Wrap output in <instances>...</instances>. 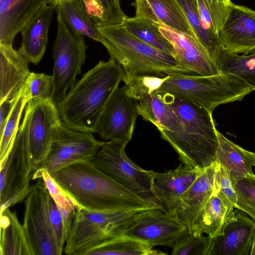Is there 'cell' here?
Returning <instances> with one entry per match:
<instances>
[{
	"instance_id": "603a6c76",
	"label": "cell",
	"mask_w": 255,
	"mask_h": 255,
	"mask_svg": "<svg viewBox=\"0 0 255 255\" xmlns=\"http://www.w3.org/2000/svg\"><path fill=\"white\" fill-rule=\"evenodd\" d=\"M56 6L44 5L21 31L22 42L18 50L29 62L37 65L41 60L48 43V33Z\"/></svg>"
},
{
	"instance_id": "44dd1931",
	"label": "cell",
	"mask_w": 255,
	"mask_h": 255,
	"mask_svg": "<svg viewBox=\"0 0 255 255\" xmlns=\"http://www.w3.org/2000/svg\"><path fill=\"white\" fill-rule=\"evenodd\" d=\"M0 102L15 98L31 72L28 60L12 46L0 44Z\"/></svg>"
},
{
	"instance_id": "74e56055",
	"label": "cell",
	"mask_w": 255,
	"mask_h": 255,
	"mask_svg": "<svg viewBox=\"0 0 255 255\" xmlns=\"http://www.w3.org/2000/svg\"><path fill=\"white\" fill-rule=\"evenodd\" d=\"M214 238L209 236H197L188 234L175 243L172 255H209L213 247Z\"/></svg>"
},
{
	"instance_id": "3957f363",
	"label": "cell",
	"mask_w": 255,
	"mask_h": 255,
	"mask_svg": "<svg viewBox=\"0 0 255 255\" xmlns=\"http://www.w3.org/2000/svg\"><path fill=\"white\" fill-rule=\"evenodd\" d=\"M162 95L183 123L184 130L179 133L160 131L161 138L189 168L204 170L216 163L218 140L212 113L197 104L170 95Z\"/></svg>"
},
{
	"instance_id": "d590c367",
	"label": "cell",
	"mask_w": 255,
	"mask_h": 255,
	"mask_svg": "<svg viewBox=\"0 0 255 255\" xmlns=\"http://www.w3.org/2000/svg\"><path fill=\"white\" fill-rule=\"evenodd\" d=\"M98 26L122 24L127 17L120 0H80Z\"/></svg>"
},
{
	"instance_id": "30bf717a",
	"label": "cell",
	"mask_w": 255,
	"mask_h": 255,
	"mask_svg": "<svg viewBox=\"0 0 255 255\" xmlns=\"http://www.w3.org/2000/svg\"><path fill=\"white\" fill-rule=\"evenodd\" d=\"M49 193L43 180L38 179L25 198L23 227L32 255H61L49 216Z\"/></svg>"
},
{
	"instance_id": "f546056e",
	"label": "cell",
	"mask_w": 255,
	"mask_h": 255,
	"mask_svg": "<svg viewBox=\"0 0 255 255\" xmlns=\"http://www.w3.org/2000/svg\"><path fill=\"white\" fill-rule=\"evenodd\" d=\"M122 25L143 42L174 57L173 48L159 31L158 23L143 17L135 16L133 17H127Z\"/></svg>"
},
{
	"instance_id": "4316f807",
	"label": "cell",
	"mask_w": 255,
	"mask_h": 255,
	"mask_svg": "<svg viewBox=\"0 0 255 255\" xmlns=\"http://www.w3.org/2000/svg\"><path fill=\"white\" fill-rule=\"evenodd\" d=\"M0 255H32L22 224L15 211L0 212Z\"/></svg>"
},
{
	"instance_id": "484cf974",
	"label": "cell",
	"mask_w": 255,
	"mask_h": 255,
	"mask_svg": "<svg viewBox=\"0 0 255 255\" xmlns=\"http://www.w3.org/2000/svg\"><path fill=\"white\" fill-rule=\"evenodd\" d=\"M216 133L218 140L216 162L227 169L231 182L239 177L254 174L252 168L255 167V152L234 143L217 129Z\"/></svg>"
},
{
	"instance_id": "ee69618b",
	"label": "cell",
	"mask_w": 255,
	"mask_h": 255,
	"mask_svg": "<svg viewBox=\"0 0 255 255\" xmlns=\"http://www.w3.org/2000/svg\"><path fill=\"white\" fill-rule=\"evenodd\" d=\"M65 0H50V3L57 6L60 2Z\"/></svg>"
},
{
	"instance_id": "8d00e7d4",
	"label": "cell",
	"mask_w": 255,
	"mask_h": 255,
	"mask_svg": "<svg viewBox=\"0 0 255 255\" xmlns=\"http://www.w3.org/2000/svg\"><path fill=\"white\" fill-rule=\"evenodd\" d=\"M232 184L237 196L236 208L245 212L255 221V175L239 177Z\"/></svg>"
},
{
	"instance_id": "7a4b0ae2",
	"label": "cell",
	"mask_w": 255,
	"mask_h": 255,
	"mask_svg": "<svg viewBox=\"0 0 255 255\" xmlns=\"http://www.w3.org/2000/svg\"><path fill=\"white\" fill-rule=\"evenodd\" d=\"M125 79L124 69L115 60L100 61L57 105L62 123L75 130L96 133L108 100Z\"/></svg>"
},
{
	"instance_id": "9a60e30c",
	"label": "cell",
	"mask_w": 255,
	"mask_h": 255,
	"mask_svg": "<svg viewBox=\"0 0 255 255\" xmlns=\"http://www.w3.org/2000/svg\"><path fill=\"white\" fill-rule=\"evenodd\" d=\"M0 212L24 199L32 185L33 171L27 154L16 142L0 161Z\"/></svg>"
},
{
	"instance_id": "6da1fadb",
	"label": "cell",
	"mask_w": 255,
	"mask_h": 255,
	"mask_svg": "<svg viewBox=\"0 0 255 255\" xmlns=\"http://www.w3.org/2000/svg\"><path fill=\"white\" fill-rule=\"evenodd\" d=\"M50 174L71 198L76 210L159 209L110 179L90 162L75 163Z\"/></svg>"
},
{
	"instance_id": "8992f818",
	"label": "cell",
	"mask_w": 255,
	"mask_h": 255,
	"mask_svg": "<svg viewBox=\"0 0 255 255\" xmlns=\"http://www.w3.org/2000/svg\"><path fill=\"white\" fill-rule=\"evenodd\" d=\"M139 211L76 210L64 249L68 255H89L113 238L123 236Z\"/></svg>"
},
{
	"instance_id": "4fadbf2b",
	"label": "cell",
	"mask_w": 255,
	"mask_h": 255,
	"mask_svg": "<svg viewBox=\"0 0 255 255\" xmlns=\"http://www.w3.org/2000/svg\"><path fill=\"white\" fill-rule=\"evenodd\" d=\"M188 234L183 224L161 209L156 208L137 212L124 235L152 248L164 246L173 249L176 242Z\"/></svg>"
},
{
	"instance_id": "ba28073f",
	"label": "cell",
	"mask_w": 255,
	"mask_h": 255,
	"mask_svg": "<svg viewBox=\"0 0 255 255\" xmlns=\"http://www.w3.org/2000/svg\"><path fill=\"white\" fill-rule=\"evenodd\" d=\"M61 123L57 106L50 99L30 100L27 103L14 142L27 154L33 172L42 167Z\"/></svg>"
},
{
	"instance_id": "5bb4252c",
	"label": "cell",
	"mask_w": 255,
	"mask_h": 255,
	"mask_svg": "<svg viewBox=\"0 0 255 255\" xmlns=\"http://www.w3.org/2000/svg\"><path fill=\"white\" fill-rule=\"evenodd\" d=\"M137 105L138 101L127 94L125 85L117 88L103 111L96 133L106 140L130 141L139 116Z\"/></svg>"
},
{
	"instance_id": "7bdbcfd3",
	"label": "cell",
	"mask_w": 255,
	"mask_h": 255,
	"mask_svg": "<svg viewBox=\"0 0 255 255\" xmlns=\"http://www.w3.org/2000/svg\"><path fill=\"white\" fill-rule=\"evenodd\" d=\"M255 255V238L253 243L250 252V255Z\"/></svg>"
},
{
	"instance_id": "4dcf8cb0",
	"label": "cell",
	"mask_w": 255,
	"mask_h": 255,
	"mask_svg": "<svg viewBox=\"0 0 255 255\" xmlns=\"http://www.w3.org/2000/svg\"><path fill=\"white\" fill-rule=\"evenodd\" d=\"M42 179L50 196L55 201L60 213L67 240L75 217L76 209L66 192L43 167L33 172L32 180Z\"/></svg>"
},
{
	"instance_id": "5b68a950",
	"label": "cell",
	"mask_w": 255,
	"mask_h": 255,
	"mask_svg": "<svg viewBox=\"0 0 255 255\" xmlns=\"http://www.w3.org/2000/svg\"><path fill=\"white\" fill-rule=\"evenodd\" d=\"M253 91L240 78L221 72L210 76L171 74L156 92L197 104L212 113L220 105L242 100Z\"/></svg>"
},
{
	"instance_id": "cb8c5ba5",
	"label": "cell",
	"mask_w": 255,
	"mask_h": 255,
	"mask_svg": "<svg viewBox=\"0 0 255 255\" xmlns=\"http://www.w3.org/2000/svg\"><path fill=\"white\" fill-rule=\"evenodd\" d=\"M133 5L135 16L146 18L195 37L176 0H135Z\"/></svg>"
},
{
	"instance_id": "ab89813d",
	"label": "cell",
	"mask_w": 255,
	"mask_h": 255,
	"mask_svg": "<svg viewBox=\"0 0 255 255\" xmlns=\"http://www.w3.org/2000/svg\"><path fill=\"white\" fill-rule=\"evenodd\" d=\"M30 100H48L53 88L52 76L31 72L28 80Z\"/></svg>"
},
{
	"instance_id": "e0dca14e",
	"label": "cell",
	"mask_w": 255,
	"mask_h": 255,
	"mask_svg": "<svg viewBox=\"0 0 255 255\" xmlns=\"http://www.w3.org/2000/svg\"><path fill=\"white\" fill-rule=\"evenodd\" d=\"M218 36L222 47L229 52L255 53V10L233 3Z\"/></svg>"
},
{
	"instance_id": "d4e9b609",
	"label": "cell",
	"mask_w": 255,
	"mask_h": 255,
	"mask_svg": "<svg viewBox=\"0 0 255 255\" xmlns=\"http://www.w3.org/2000/svg\"><path fill=\"white\" fill-rule=\"evenodd\" d=\"M234 208L213 193L200 212L192 234L199 236L205 233L212 238L223 235L225 227L236 219Z\"/></svg>"
},
{
	"instance_id": "83f0119b",
	"label": "cell",
	"mask_w": 255,
	"mask_h": 255,
	"mask_svg": "<svg viewBox=\"0 0 255 255\" xmlns=\"http://www.w3.org/2000/svg\"><path fill=\"white\" fill-rule=\"evenodd\" d=\"M67 26L75 34L87 36L102 43L98 26L87 12L80 0H65L56 7Z\"/></svg>"
},
{
	"instance_id": "9c48e42d",
	"label": "cell",
	"mask_w": 255,
	"mask_h": 255,
	"mask_svg": "<svg viewBox=\"0 0 255 255\" xmlns=\"http://www.w3.org/2000/svg\"><path fill=\"white\" fill-rule=\"evenodd\" d=\"M88 48L83 35L73 32L57 13V34L53 47L54 68L50 100L55 105L62 101L67 91L76 83L81 72Z\"/></svg>"
},
{
	"instance_id": "d6986e66",
	"label": "cell",
	"mask_w": 255,
	"mask_h": 255,
	"mask_svg": "<svg viewBox=\"0 0 255 255\" xmlns=\"http://www.w3.org/2000/svg\"><path fill=\"white\" fill-rule=\"evenodd\" d=\"M225 228L223 235L214 237L209 255H250L255 238V221L242 210Z\"/></svg>"
},
{
	"instance_id": "f1b7e54d",
	"label": "cell",
	"mask_w": 255,
	"mask_h": 255,
	"mask_svg": "<svg viewBox=\"0 0 255 255\" xmlns=\"http://www.w3.org/2000/svg\"><path fill=\"white\" fill-rule=\"evenodd\" d=\"M176 0L182 8L196 38L217 65L223 49L219 38L204 27L196 0Z\"/></svg>"
},
{
	"instance_id": "60d3db41",
	"label": "cell",
	"mask_w": 255,
	"mask_h": 255,
	"mask_svg": "<svg viewBox=\"0 0 255 255\" xmlns=\"http://www.w3.org/2000/svg\"><path fill=\"white\" fill-rule=\"evenodd\" d=\"M48 207L50 221L57 240L59 246L64 251L66 239L62 217L55 201L50 194L48 198Z\"/></svg>"
},
{
	"instance_id": "52a82bcc",
	"label": "cell",
	"mask_w": 255,
	"mask_h": 255,
	"mask_svg": "<svg viewBox=\"0 0 255 255\" xmlns=\"http://www.w3.org/2000/svg\"><path fill=\"white\" fill-rule=\"evenodd\" d=\"M128 142L126 140L102 141L90 163L124 188L162 210L154 192L152 171L141 168L127 156L125 148Z\"/></svg>"
},
{
	"instance_id": "d6a6232c",
	"label": "cell",
	"mask_w": 255,
	"mask_h": 255,
	"mask_svg": "<svg viewBox=\"0 0 255 255\" xmlns=\"http://www.w3.org/2000/svg\"><path fill=\"white\" fill-rule=\"evenodd\" d=\"M30 100L27 80L16 96L14 106L0 135V161L5 158L13 146L20 126L22 113Z\"/></svg>"
},
{
	"instance_id": "8fae6325",
	"label": "cell",
	"mask_w": 255,
	"mask_h": 255,
	"mask_svg": "<svg viewBox=\"0 0 255 255\" xmlns=\"http://www.w3.org/2000/svg\"><path fill=\"white\" fill-rule=\"evenodd\" d=\"M167 76H143L125 82L127 94L138 101L137 113L160 131L179 133L184 130L183 123L156 90Z\"/></svg>"
},
{
	"instance_id": "836d02e7",
	"label": "cell",
	"mask_w": 255,
	"mask_h": 255,
	"mask_svg": "<svg viewBox=\"0 0 255 255\" xmlns=\"http://www.w3.org/2000/svg\"><path fill=\"white\" fill-rule=\"evenodd\" d=\"M196 1L204 27L211 34L219 38V32L227 21L233 3L230 0Z\"/></svg>"
},
{
	"instance_id": "b9f144b4",
	"label": "cell",
	"mask_w": 255,
	"mask_h": 255,
	"mask_svg": "<svg viewBox=\"0 0 255 255\" xmlns=\"http://www.w3.org/2000/svg\"><path fill=\"white\" fill-rule=\"evenodd\" d=\"M16 96L11 99L5 100L0 102V135L3 131L7 119L14 106Z\"/></svg>"
},
{
	"instance_id": "ffe728a7",
	"label": "cell",
	"mask_w": 255,
	"mask_h": 255,
	"mask_svg": "<svg viewBox=\"0 0 255 255\" xmlns=\"http://www.w3.org/2000/svg\"><path fill=\"white\" fill-rule=\"evenodd\" d=\"M50 0H0V44L12 46L17 33Z\"/></svg>"
},
{
	"instance_id": "2e32d148",
	"label": "cell",
	"mask_w": 255,
	"mask_h": 255,
	"mask_svg": "<svg viewBox=\"0 0 255 255\" xmlns=\"http://www.w3.org/2000/svg\"><path fill=\"white\" fill-rule=\"evenodd\" d=\"M159 30L172 45L175 58L184 68L204 76L221 73L198 40L193 36L158 23Z\"/></svg>"
},
{
	"instance_id": "1f68e13d",
	"label": "cell",
	"mask_w": 255,
	"mask_h": 255,
	"mask_svg": "<svg viewBox=\"0 0 255 255\" xmlns=\"http://www.w3.org/2000/svg\"><path fill=\"white\" fill-rule=\"evenodd\" d=\"M217 65L221 73L240 78L255 90V53L240 55L223 49Z\"/></svg>"
},
{
	"instance_id": "7c38bea8",
	"label": "cell",
	"mask_w": 255,
	"mask_h": 255,
	"mask_svg": "<svg viewBox=\"0 0 255 255\" xmlns=\"http://www.w3.org/2000/svg\"><path fill=\"white\" fill-rule=\"evenodd\" d=\"M102 143L92 133L70 129L61 122L56 128L42 167L52 173L75 163L90 162Z\"/></svg>"
},
{
	"instance_id": "e575fe53",
	"label": "cell",
	"mask_w": 255,
	"mask_h": 255,
	"mask_svg": "<svg viewBox=\"0 0 255 255\" xmlns=\"http://www.w3.org/2000/svg\"><path fill=\"white\" fill-rule=\"evenodd\" d=\"M166 253L153 249L148 245L125 235L110 239L89 255H156Z\"/></svg>"
},
{
	"instance_id": "ac0fdd59",
	"label": "cell",
	"mask_w": 255,
	"mask_h": 255,
	"mask_svg": "<svg viewBox=\"0 0 255 255\" xmlns=\"http://www.w3.org/2000/svg\"><path fill=\"white\" fill-rule=\"evenodd\" d=\"M216 164L204 169L167 213L183 224L189 234H192L200 212L214 193Z\"/></svg>"
},
{
	"instance_id": "277c9868",
	"label": "cell",
	"mask_w": 255,
	"mask_h": 255,
	"mask_svg": "<svg viewBox=\"0 0 255 255\" xmlns=\"http://www.w3.org/2000/svg\"><path fill=\"white\" fill-rule=\"evenodd\" d=\"M102 43L111 59L120 65L125 73V83L143 76L164 77L171 74H189L175 58L143 42L122 24L98 26Z\"/></svg>"
},
{
	"instance_id": "f35d334b",
	"label": "cell",
	"mask_w": 255,
	"mask_h": 255,
	"mask_svg": "<svg viewBox=\"0 0 255 255\" xmlns=\"http://www.w3.org/2000/svg\"><path fill=\"white\" fill-rule=\"evenodd\" d=\"M214 193L236 208L237 196L227 169L216 162L214 181Z\"/></svg>"
},
{
	"instance_id": "7402d4cb",
	"label": "cell",
	"mask_w": 255,
	"mask_h": 255,
	"mask_svg": "<svg viewBox=\"0 0 255 255\" xmlns=\"http://www.w3.org/2000/svg\"><path fill=\"white\" fill-rule=\"evenodd\" d=\"M203 170L189 168L181 163L175 169L164 173L152 171L154 192L163 211L167 213Z\"/></svg>"
}]
</instances>
